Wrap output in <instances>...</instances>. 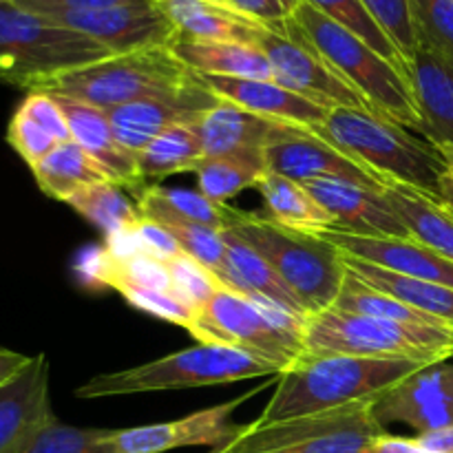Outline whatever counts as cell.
Listing matches in <instances>:
<instances>
[{
	"mask_svg": "<svg viewBox=\"0 0 453 453\" xmlns=\"http://www.w3.org/2000/svg\"><path fill=\"white\" fill-rule=\"evenodd\" d=\"M255 190L264 199L268 219L283 228L303 234H319L327 228H334V219L330 212L299 181L265 171L257 181Z\"/></svg>",
	"mask_w": 453,
	"mask_h": 453,
	"instance_id": "29",
	"label": "cell"
},
{
	"mask_svg": "<svg viewBox=\"0 0 453 453\" xmlns=\"http://www.w3.org/2000/svg\"><path fill=\"white\" fill-rule=\"evenodd\" d=\"M171 49L197 75L274 80L270 60L257 44L175 38Z\"/></svg>",
	"mask_w": 453,
	"mask_h": 453,
	"instance_id": "27",
	"label": "cell"
},
{
	"mask_svg": "<svg viewBox=\"0 0 453 453\" xmlns=\"http://www.w3.org/2000/svg\"><path fill=\"white\" fill-rule=\"evenodd\" d=\"M264 166L268 173L292 181L345 180L383 193V180L354 162L314 131L292 124H277L264 144Z\"/></svg>",
	"mask_w": 453,
	"mask_h": 453,
	"instance_id": "12",
	"label": "cell"
},
{
	"mask_svg": "<svg viewBox=\"0 0 453 453\" xmlns=\"http://www.w3.org/2000/svg\"><path fill=\"white\" fill-rule=\"evenodd\" d=\"M133 239H135L142 255H149L153 259L171 261L173 257L181 255V248L175 242V237L162 224L153 219L140 217V221L133 226Z\"/></svg>",
	"mask_w": 453,
	"mask_h": 453,
	"instance_id": "44",
	"label": "cell"
},
{
	"mask_svg": "<svg viewBox=\"0 0 453 453\" xmlns=\"http://www.w3.org/2000/svg\"><path fill=\"white\" fill-rule=\"evenodd\" d=\"M308 317H296L265 299L219 288L197 310L186 330L197 343L228 345L265 358L281 370H290L303 358V326Z\"/></svg>",
	"mask_w": 453,
	"mask_h": 453,
	"instance_id": "7",
	"label": "cell"
},
{
	"mask_svg": "<svg viewBox=\"0 0 453 453\" xmlns=\"http://www.w3.org/2000/svg\"><path fill=\"white\" fill-rule=\"evenodd\" d=\"M226 228L255 248L310 314L334 305L345 279L343 255L317 234L283 228L259 212L230 208Z\"/></svg>",
	"mask_w": 453,
	"mask_h": 453,
	"instance_id": "4",
	"label": "cell"
},
{
	"mask_svg": "<svg viewBox=\"0 0 453 453\" xmlns=\"http://www.w3.org/2000/svg\"><path fill=\"white\" fill-rule=\"evenodd\" d=\"M343 261L354 274H358L372 288L394 296L401 303L410 305L416 312L425 314L436 326L453 330V288L389 273V270L379 268V265L365 264V261L352 259V257L345 255Z\"/></svg>",
	"mask_w": 453,
	"mask_h": 453,
	"instance_id": "28",
	"label": "cell"
},
{
	"mask_svg": "<svg viewBox=\"0 0 453 453\" xmlns=\"http://www.w3.org/2000/svg\"><path fill=\"white\" fill-rule=\"evenodd\" d=\"M312 131L383 181L396 180L438 195L445 159L436 144L410 128L370 109L341 106L327 111Z\"/></svg>",
	"mask_w": 453,
	"mask_h": 453,
	"instance_id": "2",
	"label": "cell"
},
{
	"mask_svg": "<svg viewBox=\"0 0 453 453\" xmlns=\"http://www.w3.org/2000/svg\"><path fill=\"white\" fill-rule=\"evenodd\" d=\"M323 242L332 243L341 255L365 264L379 265L389 273L405 274L420 281L442 283L453 288V264L410 237H376V234H354L339 228H327L319 233Z\"/></svg>",
	"mask_w": 453,
	"mask_h": 453,
	"instance_id": "18",
	"label": "cell"
},
{
	"mask_svg": "<svg viewBox=\"0 0 453 453\" xmlns=\"http://www.w3.org/2000/svg\"><path fill=\"white\" fill-rule=\"evenodd\" d=\"M137 212L144 219H153L162 224L175 237V242L180 243L181 252L193 257L203 268L211 270L221 283L226 270L224 230L212 228V226L206 224H197V221L181 219V217L173 215V212L159 211V208H137Z\"/></svg>",
	"mask_w": 453,
	"mask_h": 453,
	"instance_id": "34",
	"label": "cell"
},
{
	"mask_svg": "<svg viewBox=\"0 0 453 453\" xmlns=\"http://www.w3.org/2000/svg\"><path fill=\"white\" fill-rule=\"evenodd\" d=\"M20 7L31 9L35 13H53V12H82V9H100L111 4H131L146 3V0H12Z\"/></svg>",
	"mask_w": 453,
	"mask_h": 453,
	"instance_id": "46",
	"label": "cell"
},
{
	"mask_svg": "<svg viewBox=\"0 0 453 453\" xmlns=\"http://www.w3.org/2000/svg\"><path fill=\"white\" fill-rule=\"evenodd\" d=\"M261 388L242 394L221 405L195 411L171 423L142 425L131 429H113L106 438L109 453H168L181 447H217L226 445L242 425L233 423V414L242 403L255 396Z\"/></svg>",
	"mask_w": 453,
	"mask_h": 453,
	"instance_id": "14",
	"label": "cell"
},
{
	"mask_svg": "<svg viewBox=\"0 0 453 453\" xmlns=\"http://www.w3.org/2000/svg\"><path fill=\"white\" fill-rule=\"evenodd\" d=\"M122 295V299L128 305H133L140 312L150 314L155 319H162V321L173 323V326L188 327V323L193 321L197 310L190 308L181 296H177L175 292H164V290H146V288H128V290L118 292Z\"/></svg>",
	"mask_w": 453,
	"mask_h": 453,
	"instance_id": "43",
	"label": "cell"
},
{
	"mask_svg": "<svg viewBox=\"0 0 453 453\" xmlns=\"http://www.w3.org/2000/svg\"><path fill=\"white\" fill-rule=\"evenodd\" d=\"M168 273H171L173 290L177 296L186 301L190 308L202 310L212 296L217 295L219 288H224L219 283V279L211 273L208 268H203L199 261H195L188 255H177L171 261H166Z\"/></svg>",
	"mask_w": 453,
	"mask_h": 453,
	"instance_id": "40",
	"label": "cell"
},
{
	"mask_svg": "<svg viewBox=\"0 0 453 453\" xmlns=\"http://www.w3.org/2000/svg\"><path fill=\"white\" fill-rule=\"evenodd\" d=\"M173 22L177 38L257 44L265 25L226 0H153Z\"/></svg>",
	"mask_w": 453,
	"mask_h": 453,
	"instance_id": "23",
	"label": "cell"
},
{
	"mask_svg": "<svg viewBox=\"0 0 453 453\" xmlns=\"http://www.w3.org/2000/svg\"><path fill=\"white\" fill-rule=\"evenodd\" d=\"M407 78L423 119L420 135L453 149V60L420 42L407 62Z\"/></svg>",
	"mask_w": 453,
	"mask_h": 453,
	"instance_id": "21",
	"label": "cell"
},
{
	"mask_svg": "<svg viewBox=\"0 0 453 453\" xmlns=\"http://www.w3.org/2000/svg\"><path fill=\"white\" fill-rule=\"evenodd\" d=\"M363 4L380 29L392 38L405 62H410L420 44L410 0H363Z\"/></svg>",
	"mask_w": 453,
	"mask_h": 453,
	"instance_id": "39",
	"label": "cell"
},
{
	"mask_svg": "<svg viewBox=\"0 0 453 453\" xmlns=\"http://www.w3.org/2000/svg\"><path fill=\"white\" fill-rule=\"evenodd\" d=\"M374 401L277 423H248L226 445L208 453H358L383 434Z\"/></svg>",
	"mask_w": 453,
	"mask_h": 453,
	"instance_id": "10",
	"label": "cell"
},
{
	"mask_svg": "<svg viewBox=\"0 0 453 453\" xmlns=\"http://www.w3.org/2000/svg\"><path fill=\"white\" fill-rule=\"evenodd\" d=\"M7 144L20 155L27 162V166H35L40 159L47 157L56 146H60L58 137L49 131L44 124L31 118L25 109L18 106L13 113L12 122L7 127Z\"/></svg>",
	"mask_w": 453,
	"mask_h": 453,
	"instance_id": "42",
	"label": "cell"
},
{
	"mask_svg": "<svg viewBox=\"0 0 453 453\" xmlns=\"http://www.w3.org/2000/svg\"><path fill=\"white\" fill-rule=\"evenodd\" d=\"M102 44L51 18L0 0V82L40 91L84 65L109 58Z\"/></svg>",
	"mask_w": 453,
	"mask_h": 453,
	"instance_id": "6",
	"label": "cell"
},
{
	"mask_svg": "<svg viewBox=\"0 0 453 453\" xmlns=\"http://www.w3.org/2000/svg\"><path fill=\"white\" fill-rule=\"evenodd\" d=\"M265 27H283L295 18L303 0H226Z\"/></svg>",
	"mask_w": 453,
	"mask_h": 453,
	"instance_id": "45",
	"label": "cell"
},
{
	"mask_svg": "<svg viewBox=\"0 0 453 453\" xmlns=\"http://www.w3.org/2000/svg\"><path fill=\"white\" fill-rule=\"evenodd\" d=\"M358 453H432L425 449L418 442V438H405V436H394V434H379L372 441L365 442Z\"/></svg>",
	"mask_w": 453,
	"mask_h": 453,
	"instance_id": "47",
	"label": "cell"
},
{
	"mask_svg": "<svg viewBox=\"0 0 453 453\" xmlns=\"http://www.w3.org/2000/svg\"><path fill=\"white\" fill-rule=\"evenodd\" d=\"M420 42L453 60V0H410Z\"/></svg>",
	"mask_w": 453,
	"mask_h": 453,
	"instance_id": "41",
	"label": "cell"
},
{
	"mask_svg": "<svg viewBox=\"0 0 453 453\" xmlns=\"http://www.w3.org/2000/svg\"><path fill=\"white\" fill-rule=\"evenodd\" d=\"M42 16L96 40L111 56L140 51V49L171 47L173 40L177 38L173 22L164 16L153 0L82 9V12H53Z\"/></svg>",
	"mask_w": 453,
	"mask_h": 453,
	"instance_id": "13",
	"label": "cell"
},
{
	"mask_svg": "<svg viewBox=\"0 0 453 453\" xmlns=\"http://www.w3.org/2000/svg\"><path fill=\"white\" fill-rule=\"evenodd\" d=\"M423 367L410 358L303 357L279 374L277 389L257 420L277 423L376 401Z\"/></svg>",
	"mask_w": 453,
	"mask_h": 453,
	"instance_id": "1",
	"label": "cell"
},
{
	"mask_svg": "<svg viewBox=\"0 0 453 453\" xmlns=\"http://www.w3.org/2000/svg\"><path fill=\"white\" fill-rule=\"evenodd\" d=\"M193 78V71L171 47H153L102 58L51 80L40 91L111 111L144 97L181 91Z\"/></svg>",
	"mask_w": 453,
	"mask_h": 453,
	"instance_id": "9",
	"label": "cell"
},
{
	"mask_svg": "<svg viewBox=\"0 0 453 453\" xmlns=\"http://www.w3.org/2000/svg\"><path fill=\"white\" fill-rule=\"evenodd\" d=\"M332 310H339V312H349V314H361V317H374V319H388V321H398V323H416V326H436L434 321H429L425 314L416 312L410 305L401 303L394 296L385 295V292L376 290L370 283L363 281L358 274H354L352 270L345 265V279L343 286H341L339 295H336L334 305Z\"/></svg>",
	"mask_w": 453,
	"mask_h": 453,
	"instance_id": "35",
	"label": "cell"
},
{
	"mask_svg": "<svg viewBox=\"0 0 453 453\" xmlns=\"http://www.w3.org/2000/svg\"><path fill=\"white\" fill-rule=\"evenodd\" d=\"M51 96V93H49ZM60 104L62 113H65L66 124H69L71 140L78 146H82L106 173H109L111 181L122 188L135 190L137 195L146 188L144 180L140 175V166H137V155L124 149L115 137L113 128H111L109 115L106 111L96 109L84 102L71 100V97L53 96Z\"/></svg>",
	"mask_w": 453,
	"mask_h": 453,
	"instance_id": "22",
	"label": "cell"
},
{
	"mask_svg": "<svg viewBox=\"0 0 453 453\" xmlns=\"http://www.w3.org/2000/svg\"><path fill=\"white\" fill-rule=\"evenodd\" d=\"M305 3L317 7L323 16L334 20L336 25L348 29L349 34L358 35L363 42L370 44L376 53H380L385 60L392 62L394 66H398V69L407 75L405 58L401 56V51H398L396 44L392 42V38L380 29L379 22L372 18V13L367 12L363 0H305Z\"/></svg>",
	"mask_w": 453,
	"mask_h": 453,
	"instance_id": "36",
	"label": "cell"
},
{
	"mask_svg": "<svg viewBox=\"0 0 453 453\" xmlns=\"http://www.w3.org/2000/svg\"><path fill=\"white\" fill-rule=\"evenodd\" d=\"M292 25L349 87L365 97L374 113L410 128L411 133H423V119L410 78L398 66L305 0L292 18Z\"/></svg>",
	"mask_w": 453,
	"mask_h": 453,
	"instance_id": "3",
	"label": "cell"
},
{
	"mask_svg": "<svg viewBox=\"0 0 453 453\" xmlns=\"http://www.w3.org/2000/svg\"><path fill=\"white\" fill-rule=\"evenodd\" d=\"M303 186L330 212L334 228L376 237H410L380 190L345 180H312Z\"/></svg>",
	"mask_w": 453,
	"mask_h": 453,
	"instance_id": "19",
	"label": "cell"
},
{
	"mask_svg": "<svg viewBox=\"0 0 453 453\" xmlns=\"http://www.w3.org/2000/svg\"><path fill=\"white\" fill-rule=\"evenodd\" d=\"M383 427L401 423L418 434L453 427V361L425 365L374 401Z\"/></svg>",
	"mask_w": 453,
	"mask_h": 453,
	"instance_id": "15",
	"label": "cell"
},
{
	"mask_svg": "<svg viewBox=\"0 0 453 453\" xmlns=\"http://www.w3.org/2000/svg\"><path fill=\"white\" fill-rule=\"evenodd\" d=\"M257 47L265 53L274 80L323 109H370L365 97L349 87L326 58L299 34L292 20L283 27H265ZM372 111V109H370Z\"/></svg>",
	"mask_w": 453,
	"mask_h": 453,
	"instance_id": "11",
	"label": "cell"
},
{
	"mask_svg": "<svg viewBox=\"0 0 453 453\" xmlns=\"http://www.w3.org/2000/svg\"><path fill=\"white\" fill-rule=\"evenodd\" d=\"M202 157V140L195 124H175L137 153V166L144 184L150 186L177 173H193Z\"/></svg>",
	"mask_w": 453,
	"mask_h": 453,
	"instance_id": "31",
	"label": "cell"
},
{
	"mask_svg": "<svg viewBox=\"0 0 453 453\" xmlns=\"http://www.w3.org/2000/svg\"><path fill=\"white\" fill-rule=\"evenodd\" d=\"M226 242V270L221 277V286L228 290L242 292V295L255 296V299L273 301L281 305L288 312L296 317H308L303 305L296 301V296L288 290L286 283L279 279L273 265L259 255L252 246H248L243 239L224 228Z\"/></svg>",
	"mask_w": 453,
	"mask_h": 453,
	"instance_id": "26",
	"label": "cell"
},
{
	"mask_svg": "<svg viewBox=\"0 0 453 453\" xmlns=\"http://www.w3.org/2000/svg\"><path fill=\"white\" fill-rule=\"evenodd\" d=\"M113 429L71 427L53 420L22 453H109L106 438Z\"/></svg>",
	"mask_w": 453,
	"mask_h": 453,
	"instance_id": "38",
	"label": "cell"
},
{
	"mask_svg": "<svg viewBox=\"0 0 453 453\" xmlns=\"http://www.w3.org/2000/svg\"><path fill=\"white\" fill-rule=\"evenodd\" d=\"M217 97L212 96L197 73L181 91L166 96L144 97L106 111L111 128L119 144L131 153H140L159 133L175 124H193L202 111L212 106Z\"/></svg>",
	"mask_w": 453,
	"mask_h": 453,
	"instance_id": "17",
	"label": "cell"
},
{
	"mask_svg": "<svg viewBox=\"0 0 453 453\" xmlns=\"http://www.w3.org/2000/svg\"><path fill=\"white\" fill-rule=\"evenodd\" d=\"M38 188L56 202H65L80 188L96 181H111L109 173L73 140L56 146L44 159L31 166Z\"/></svg>",
	"mask_w": 453,
	"mask_h": 453,
	"instance_id": "30",
	"label": "cell"
},
{
	"mask_svg": "<svg viewBox=\"0 0 453 453\" xmlns=\"http://www.w3.org/2000/svg\"><path fill=\"white\" fill-rule=\"evenodd\" d=\"M199 78L217 100L230 102L270 122L292 124L312 131L327 115V109L305 100L303 96L290 91L277 80L221 78V75H199Z\"/></svg>",
	"mask_w": 453,
	"mask_h": 453,
	"instance_id": "20",
	"label": "cell"
},
{
	"mask_svg": "<svg viewBox=\"0 0 453 453\" xmlns=\"http://www.w3.org/2000/svg\"><path fill=\"white\" fill-rule=\"evenodd\" d=\"M334 354L410 358L432 365L453 358V330L361 317L332 308L310 314L303 326V357Z\"/></svg>",
	"mask_w": 453,
	"mask_h": 453,
	"instance_id": "8",
	"label": "cell"
},
{
	"mask_svg": "<svg viewBox=\"0 0 453 453\" xmlns=\"http://www.w3.org/2000/svg\"><path fill=\"white\" fill-rule=\"evenodd\" d=\"M418 442L432 453H453V427L418 434Z\"/></svg>",
	"mask_w": 453,
	"mask_h": 453,
	"instance_id": "48",
	"label": "cell"
},
{
	"mask_svg": "<svg viewBox=\"0 0 453 453\" xmlns=\"http://www.w3.org/2000/svg\"><path fill=\"white\" fill-rule=\"evenodd\" d=\"M203 157L224 155H264V144L277 122L217 100L195 119Z\"/></svg>",
	"mask_w": 453,
	"mask_h": 453,
	"instance_id": "24",
	"label": "cell"
},
{
	"mask_svg": "<svg viewBox=\"0 0 453 453\" xmlns=\"http://www.w3.org/2000/svg\"><path fill=\"white\" fill-rule=\"evenodd\" d=\"M383 197L407 233L453 264V208L441 195L396 180L383 181Z\"/></svg>",
	"mask_w": 453,
	"mask_h": 453,
	"instance_id": "25",
	"label": "cell"
},
{
	"mask_svg": "<svg viewBox=\"0 0 453 453\" xmlns=\"http://www.w3.org/2000/svg\"><path fill=\"white\" fill-rule=\"evenodd\" d=\"M279 374L281 370L277 365L246 349L197 343L195 348L155 358L144 365L93 376L75 389V396L93 401V398L131 396V394L168 392V389L211 388V385L239 383V380Z\"/></svg>",
	"mask_w": 453,
	"mask_h": 453,
	"instance_id": "5",
	"label": "cell"
},
{
	"mask_svg": "<svg viewBox=\"0 0 453 453\" xmlns=\"http://www.w3.org/2000/svg\"><path fill=\"white\" fill-rule=\"evenodd\" d=\"M66 203L82 219L96 226L104 234V239L131 230L140 221L137 206L128 202L127 195L122 193V186L113 181H96V184L84 186L78 193L71 195Z\"/></svg>",
	"mask_w": 453,
	"mask_h": 453,
	"instance_id": "32",
	"label": "cell"
},
{
	"mask_svg": "<svg viewBox=\"0 0 453 453\" xmlns=\"http://www.w3.org/2000/svg\"><path fill=\"white\" fill-rule=\"evenodd\" d=\"M53 420L51 365L47 354H35L0 385V453H22Z\"/></svg>",
	"mask_w": 453,
	"mask_h": 453,
	"instance_id": "16",
	"label": "cell"
},
{
	"mask_svg": "<svg viewBox=\"0 0 453 453\" xmlns=\"http://www.w3.org/2000/svg\"><path fill=\"white\" fill-rule=\"evenodd\" d=\"M199 193L211 202L228 206L242 190L255 188L265 173L264 155H224V157H202L195 166Z\"/></svg>",
	"mask_w": 453,
	"mask_h": 453,
	"instance_id": "33",
	"label": "cell"
},
{
	"mask_svg": "<svg viewBox=\"0 0 453 453\" xmlns=\"http://www.w3.org/2000/svg\"><path fill=\"white\" fill-rule=\"evenodd\" d=\"M137 208H159V211L173 212L181 219L197 221V224L212 226V228H226V212L228 206L211 202L203 193L190 188H164V186L150 184L137 195Z\"/></svg>",
	"mask_w": 453,
	"mask_h": 453,
	"instance_id": "37",
	"label": "cell"
},
{
	"mask_svg": "<svg viewBox=\"0 0 453 453\" xmlns=\"http://www.w3.org/2000/svg\"><path fill=\"white\" fill-rule=\"evenodd\" d=\"M436 146L442 153V159H445V168H442L441 181H438V195L442 197V202H447L453 208V149L445 144Z\"/></svg>",
	"mask_w": 453,
	"mask_h": 453,
	"instance_id": "49",
	"label": "cell"
},
{
	"mask_svg": "<svg viewBox=\"0 0 453 453\" xmlns=\"http://www.w3.org/2000/svg\"><path fill=\"white\" fill-rule=\"evenodd\" d=\"M31 357H25L20 352H13V349L0 348V385L7 383L12 376H16L22 367L29 363Z\"/></svg>",
	"mask_w": 453,
	"mask_h": 453,
	"instance_id": "50",
	"label": "cell"
}]
</instances>
